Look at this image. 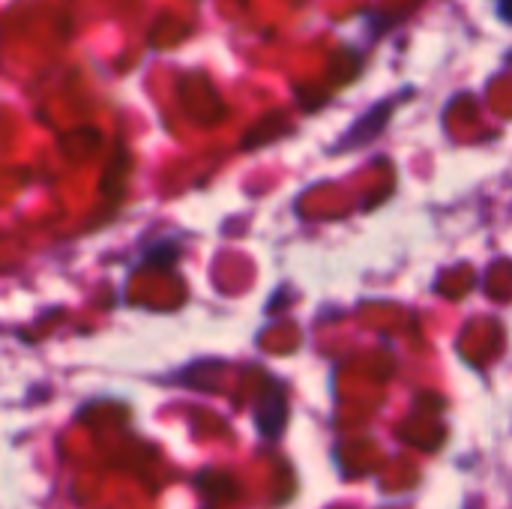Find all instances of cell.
Here are the masks:
<instances>
[{"label": "cell", "mask_w": 512, "mask_h": 509, "mask_svg": "<svg viewBox=\"0 0 512 509\" xmlns=\"http://www.w3.org/2000/svg\"><path fill=\"white\" fill-rule=\"evenodd\" d=\"M282 423H285V399H282V393L276 390L273 396H267V411L261 408V414H258V429H261V435H267V438H279Z\"/></svg>", "instance_id": "1"}, {"label": "cell", "mask_w": 512, "mask_h": 509, "mask_svg": "<svg viewBox=\"0 0 512 509\" xmlns=\"http://www.w3.org/2000/svg\"><path fill=\"white\" fill-rule=\"evenodd\" d=\"M501 12L512 21V0H501Z\"/></svg>", "instance_id": "2"}]
</instances>
